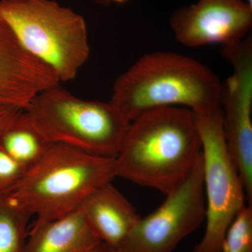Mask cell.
I'll list each match as a JSON object with an SVG mask.
<instances>
[{"label": "cell", "mask_w": 252, "mask_h": 252, "mask_svg": "<svg viewBox=\"0 0 252 252\" xmlns=\"http://www.w3.org/2000/svg\"><path fill=\"white\" fill-rule=\"evenodd\" d=\"M127 1H128V0H112V2L124 3Z\"/></svg>", "instance_id": "cell-20"}, {"label": "cell", "mask_w": 252, "mask_h": 252, "mask_svg": "<svg viewBox=\"0 0 252 252\" xmlns=\"http://www.w3.org/2000/svg\"><path fill=\"white\" fill-rule=\"evenodd\" d=\"M201 149L193 111L176 106L152 109L130 122L114 158L116 177L166 195L188 177Z\"/></svg>", "instance_id": "cell-1"}, {"label": "cell", "mask_w": 252, "mask_h": 252, "mask_svg": "<svg viewBox=\"0 0 252 252\" xmlns=\"http://www.w3.org/2000/svg\"><path fill=\"white\" fill-rule=\"evenodd\" d=\"M193 112L201 140L206 200V228L193 252H223L227 230L248 200L225 142L220 108Z\"/></svg>", "instance_id": "cell-6"}, {"label": "cell", "mask_w": 252, "mask_h": 252, "mask_svg": "<svg viewBox=\"0 0 252 252\" xmlns=\"http://www.w3.org/2000/svg\"><path fill=\"white\" fill-rule=\"evenodd\" d=\"M247 2H248L249 5L251 6L252 7V0H247Z\"/></svg>", "instance_id": "cell-21"}, {"label": "cell", "mask_w": 252, "mask_h": 252, "mask_svg": "<svg viewBox=\"0 0 252 252\" xmlns=\"http://www.w3.org/2000/svg\"><path fill=\"white\" fill-rule=\"evenodd\" d=\"M175 39L189 47L243 40L251 29L252 7L243 0H199L170 18Z\"/></svg>", "instance_id": "cell-9"}, {"label": "cell", "mask_w": 252, "mask_h": 252, "mask_svg": "<svg viewBox=\"0 0 252 252\" xmlns=\"http://www.w3.org/2000/svg\"><path fill=\"white\" fill-rule=\"evenodd\" d=\"M96 2L103 5H109L112 3V0H94Z\"/></svg>", "instance_id": "cell-19"}, {"label": "cell", "mask_w": 252, "mask_h": 252, "mask_svg": "<svg viewBox=\"0 0 252 252\" xmlns=\"http://www.w3.org/2000/svg\"><path fill=\"white\" fill-rule=\"evenodd\" d=\"M100 242L78 209L55 220H36L23 252H89Z\"/></svg>", "instance_id": "cell-12"}, {"label": "cell", "mask_w": 252, "mask_h": 252, "mask_svg": "<svg viewBox=\"0 0 252 252\" xmlns=\"http://www.w3.org/2000/svg\"><path fill=\"white\" fill-rule=\"evenodd\" d=\"M0 16L23 49L60 82L75 79L90 56L84 17L54 0H0Z\"/></svg>", "instance_id": "cell-4"}, {"label": "cell", "mask_w": 252, "mask_h": 252, "mask_svg": "<svg viewBox=\"0 0 252 252\" xmlns=\"http://www.w3.org/2000/svg\"><path fill=\"white\" fill-rule=\"evenodd\" d=\"M32 216L12 193L0 197V252H23Z\"/></svg>", "instance_id": "cell-14"}, {"label": "cell", "mask_w": 252, "mask_h": 252, "mask_svg": "<svg viewBox=\"0 0 252 252\" xmlns=\"http://www.w3.org/2000/svg\"><path fill=\"white\" fill-rule=\"evenodd\" d=\"M223 252H252V206L244 207L225 234Z\"/></svg>", "instance_id": "cell-15"}, {"label": "cell", "mask_w": 252, "mask_h": 252, "mask_svg": "<svg viewBox=\"0 0 252 252\" xmlns=\"http://www.w3.org/2000/svg\"><path fill=\"white\" fill-rule=\"evenodd\" d=\"M222 56L233 74L222 84L220 110L225 142L252 203V39L222 46Z\"/></svg>", "instance_id": "cell-8"}, {"label": "cell", "mask_w": 252, "mask_h": 252, "mask_svg": "<svg viewBox=\"0 0 252 252\" xmlns=\"http://www.w3.org/2000/svg\"><path fill=\"white\" fill-rule=\"evenodd\" d=\"M158 208L140 217L119 247L122 252H173L206 215L202 154L188 177L165 195Z\"/></svg>", "instance_id": "cell-7"}, {"label": "cell", "mask_w": 252, "mask_h": 252, "mask_svg": "<svg viewBox=\"0 0 252 252\" xmlns=\"http://www.w3.org/2000/svg\"><path fill=\"white\" fill-rule=\"evenodd\" d=\"M79 210L97 238L117 248L140 219L112 182L93 190L83 200Z\"/></svg>", "instance_id": "cell-11"}, {"label": "cell", "mask_w": 252, "mask_h": 252, "mask_svg": "<svg viewBox=\"0 0 252 252\" xmlns=\"http://www.w3.org/2000/svg\"><path fill=\"white\" fill-rule=\"evenodd\" d=\"M23 111L18 107L0 104V137Z\"/></svg>", "instance_id": "cell-17"}, {"label": "cell", "mask_w": 252, "mask_h": 252, "mask_svg": "<svg viewBox=\"0 0 252 252\" xmlns=\"http://www.w3.org/2000/svg\"><path fill=\"white\" fill-rule=\"evenodd\" d=\"M59 84L49 67L23 49L0 16V104L26 110L37 94Z\"/></svg>", "instance_id": "cell-10"}, {"label": "cell", "mask_w": 252, "mask_h": 252, "mask_svg": "<svg viewBox=\"0 0 252 252\" xmlns=\"http://www.w3.org/2000/svg\"><path fill=\"white\" fill-rule=\"evenodd\" d=\"M25 111L50 143L112 158L130 124L111 101L79 98L60 84L37 94Z\"/></svg>", "instance_id": "cell-5"}, {"label": "cell", "mask_w": 252, "mask_h": 252, "mask_svg": "<svg viewBox=\"0 0 252 252\" xmlns=\"http://www.w3.org/2000/svg\"><path fill=\"white\" fill-rule=\"evenodd\" d=\"M89 252H122L119 248L100 242Z\"/></svg>", "instance_id": "cell-18"}, {"label": "cell", "mask_w": 252, "mask_h": 252, "mask_svg": "<svg viewBox=\"0 0 252 252\" xmlns=\"http://www.w3.org/2000/svg\"><path fill=\"white\" fill-rule=\"evenodd\" d=\"M222 84L210 68L173 52L144 55L114 83L110 101L129 121L160 107L220 108Z\"/></svg>", "instance_id": "cell-2"}, {"label": "cell", "mask_w": 252, "mask_h": 252, "mask_svg": "<svg viewBox=\"0 0 252 252\" xmlns=\"http://www.w3.org/2000/svg\"><path fill=\"white\" fill-rule=\"evenodd\" d=\"M26 170L0 147V197L12 193L26 175Z\"/></svg>", "instance_id": "cell-16"}, {"label": "cell", "mask_w": 252, "mask_h": 252, "mask_svg": "<svg viewBox=\"0 0 252 252\" xmlns=\"http://www.w3.org/2000/svg\"><path fill=\"white\" fill-rule=\"evenodd\" d=\"M114 158L51 144L41 160L26 171L13 195L36 220L64 216L78 210L94 189L112 182Z\"/></svg>", "instance_id": "cell-3"}, {"label": "cell", "mask_w": 252, "mask_h": 252, "mask_svg": "<svg viewBox=\"0 0 252 252\" xmlns=\"http://www.w3.org/2000/svg\"><path fill=\"white\" fill-rule=\"evenodd\" d=\"M51 145L25 110L0 137V147L27 170L41 160Z\"/></svg>", "instance_id": "cell-13"}]
</instances>
